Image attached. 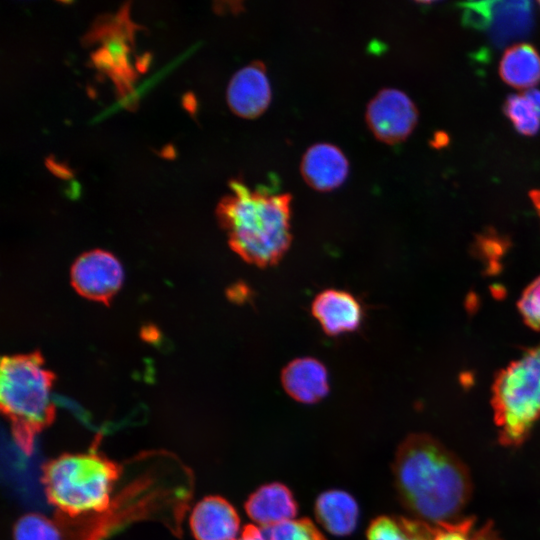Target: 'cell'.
I'll use <instances>...</instances> for the list:
<instances>
[{
    "mask_svg": "<svg viewBox=\"0 0 540 540\" xmlns=\"http://www.w3.org/2000/svg\"><path fill=\"white\" fill-rule=\"evenodd\" d=\"M393 476L403 505L426 523L457 520L472 492L464 463L427 434H411L400 444Z\"/></svg>",
    "mask_w": 540,
    "mask_h": 540,
    "instance_id": "obj_1",
    "label": "cell"
},
{
    "mask_svg": "<svg viewBox=\"0 0 540 540\" xmlns=\"http://www.w3.org/2000/svg\"><path fill=\"white\" fill-rule=\"evenodd\" d=\"M230 189L217 216L231 249L259 267L278 263L292 241L291 195L251 189L240 180H232Z\"/></svg>",
    "mask_w": 540,
    "mask_h": 540,
    "instance_id": "obj_2",
    "label": "cell"
},
{
    "mask_svg": "<svg viewBox=\"0 0 540 540\" xmlns=\"http://www.w3.org/2000/svg\"><path fill=\"white\" fill-rule=\"evenodd\" d=\"M54 375L38 352L6 356L1 361L0 405L13 438L30 455L36 435L54 419L51 400Z\"/></svg>",
    "mask_w": 540,
    "mask_h": 540,
    "instance_id": "obj_3",
    "label": "cell"
},
{
    "mask_svg": "<svg viewBox=\"0 0 540 540\" xmlns=\"http://www.w3.org/2000/svg\"><path fill=\"white\" fill-rule=\"evenodd\" d=\"M119 473L96 451L69 453L43 466L42 483L48 501L72 517L106 510Z\"/></svg>",
    "mask_w": 540,
    "mask_h": 540,
    "instance_id": "obj_4",
    "label": "cell"
},
{
    "mask_svg": "<svg viewBox=\"0 0 540 540\" xmlns=\"http://www.w3.org/2000/svg\"><path fill=\"white\" fill-rule=\"evenodd\" d=\"M491 404L501 444L521 445L540 418V344L497 374Z\"/></svg>",
    "mask_w": 540,
    "mask_h": 540,
    "instance_id": "obj_5",
    "label": "cell"
},
{
    "mask_svg": "<svg viewBox=\"0 0 540 540\" xmlns=\"http://www.w3.org/2000/svg\"><path fill=\"white\" fill-rule=\"evenodd\" d=\"M460 6L464 23L485 31L497 47L524 38L533 26L530 1L467 2Z\"/></svg>",
    "mask_w": 540,
    "mask_h": 540,
    "instance_id": "obj_6",
    "label": "cell"
},
{
    "mask_svg": "<svg viewBox=\"0 0 540 540\" xmlns=\"http://www.w3.org/2000/svg\"><path fill=\"white\" fill-rule=\"evenodd\" d=\"M366 122L373 135L387 144L403 141L414 129L417 110L401 90L381 89L368 103Z\"/></svg>",
    "mask_w": 540,
    "mask_h": 540,
    "instance_id": "obj_7",
    "label": "cell"
},
{
    "mask_svg": "<svg viewBox=\"0 0 540 540\" xmlns=\"http://www.w3.org/2000/svg\"><path fill=\"white\" fill-rule=\"evenodd\" d=\"M124 272L119 260L111 253L95 249L82 254L72 265L71 283L83 297L109 303L119 291Z\"/></svg>",
    "mask_w": 540,
    "mask_h": 540,
    "instance_id": "obj_8",
    "label": "cell"
},
{
    "mask_svg": "<svg viewBox=\"0 0 540 540\" xmlns=\"http://www.w3.org/2000/svg\"><path fill=\"white\" fill-rule=\"evenodd\" d=\"M227 102L236 115L253 119L260 116L271 101V86L265 64L253 61L239 69L227 87Z\"/></svg>",
    "mask_w": 540,
    "mask_h": 540,
    "instance_id": "obj_9",
    "label": "cell"
},
{
    "mask_svg": "<svg viewBox=\"0 0 540 540\" xmlns=\"http://www.w3.org/2000/svg\"><path fill=\"white\" fill-rule=\"evenodd\" d=\"M196 540H236L240 518L233 505L220 496H207L192 509L189 518Z\"/></svg>",
    "mask_w": 540,
    "mask_h": 540,
    "instance_id": "obj_10",
    "label": "cell"
},
{
    "mask_svg": "<svg viewBox=\"0 0 540 540\" xmlns=\"http://www.w3.org/2000/svg\"><path fill=\"white\" fill-rule=\"evenodd\" d=\"M300 171L304 181L317 191H331L344 183L349 162L343 151L331 143H316L304 153Z\"/></svg>",
    "mask_w": 540,
    "mask_h": 540,
    "instance_id": "obj_11",
    "label": "cell"
},
{
    "mask_svg": "<svg viewBox=\"0 0 540 540\" xmlns=\"http://www.w3.org/2000/svg\"><path fill=\"white\" fill-rule=\"evenodd\" d=\"M311 311L323 331L331 336L352 332L363 319L360 302L349 292L326 289L313 300Z\"/></svg>",
    "mask_w": 540,
    "mask_h": 540,
    "instance_id": "obj_12",
    "label": "cell"
},
{
    "mask_svg": "<svg viewBox=\"0 0 540 540\" xmlns=\"http://www.w3.org/2000/svg\"><path fill=\"white\" fill-rule=\"evenodd\" d=\"M281 383L291 398L305 404L320 401L329 391L327 369L322 362L312 357L289 362L281 372Z\"/></svg>",
    "mask_w": 540,
    "mask_h": 540,
    "instance_id": "obj_13",
    "label": "cell"
},
{
    "mask_svg": "<svg viewBox=\"0 0 540 540\" xmlns=\"http://www.w3.org/2000/svg\"><path fill=\"white\" fill-rule=\"evenodd\" d=\"M297 502L288 487L269 483L256 489L245 503V511L256 526L270 528L294 519Z\"/></svg>",
    "mask_w": 540,
    "mask_h": 540,
    "instance_id": "obj_14",
    "label": "cell"
},
{
    "mask_svg": "<svg viewBox=\"0 0 540 540\" xmlns=\"http://www.w3.org/2000/svg\"><path fill=\"white\" fill-rule=\"evenodd\" d=\"M314 510L321 526L335 536L351 534L359 519L356 500L349 493L339 489L321 493L316 499Z\"/></svg>",
    "mask_w": 540,
    "mask_h": 540,
    "instance_id": "obj_15",
    "label": "cell"
},
{
    "mask_svg": "<svg viewBox=\"0 0 540 540\" xmlns=\"http://www.w3.org/2000/svg\"><path fill=\"white\" fill-rule=\"evenodd\" d=\"M499 71L510 86L531 89L540 81V56L531 45L516 44L504 53Z\"/></svg>",
    "mask_w": 540,
    "mask_h": 540,
    "instance_id": "obj_16",
    "label": "cell"
},
{
    "mask_svg": "<svg viewBox=\"0 0 540 540\" xmlns=\"http://www.w3.org/2000/svg\"><path fill=\"white\" fill-rule=\"evenodd\" d=\"M434 527L428 523L403 517L381 516L371 522L368 540H432Z\"/></svg>",
    "mask_w": 540,
    "mask_h": 540,
    "instance_id": "obj_17",
    "label": "cell"
},
{
    "mask_svg": "<svg viewBox=\"0 0 540 540\" xmlns=\"http://www.w3.org/2000/svg\"><path fill=\"white\" fill-rule=\"evenodd\" d=\"M474 524L473 518L438 523L432 540H499L491 523L480 529H475Z\"/></svg>",
    "mask_w": 540,
    "mask_h": 540,
    "instance_id": "obj_18",
    "label": "cell"
},
{
    "mask_svg": "<svg viewBox=\"0 0 540 540\" xmlns=\"http://www.w3.org/2000/svg\"><path fill=\"white\" fill-rule=\"evenodd\" d=\"M13 540H62L57 524L39 513H26L13 527Z\"/></svg>",
    "mask_w": 540,
    "mask_h": 540,
    "instance_id": "obj_19",
    "label": "cell"
},
{
    "mask_svg": "<svg viewBox=\"0 0 540 540\" xmlns=\"http://www.w3.org/2000/svg\"><path fill=\"white\" fill-rule=\"evenodd\" d=\"M504 111L519 133L531 136L539 131L540 116L525 94L510 96Z\"/></svg>",
    "mask_w": 540,
    "mask_h": 540,
    "instance_id": "obj_20",
    "label": "cell"
},
{
    "mask_svg": "<svg viewBox=\"0 0 540 540\" xmlns=\"http://www.w3.org/2000/svg\"><path fill=\"white\" fill-rule=\"evenodd\" d=\"M268 540H325L316 525L307 518L291 519L266 530Z\"/></svg>",
    "mask_w": 540,
    "mask_h": 540,
    "instance_id": "obj_21",
    "label": "cell"
},
{
    "mask_svg": "<svg viewBox=\"0 0 540 540\" xmlns=\"http://www.w3.org/2000/svg\"><path fill=\"white\" fill-rule=\"evenodd\" d=\"M518 308L526 324L540 330V277L524 290Z\"/></svg>",
    "mask_w": 540,
    "mask_h": 540,
    "instance_id": "obj_22",
    "label": "cell"
},
{
    "mask_svg": "<svg viewBox=\"0 0 540 540\" xmlns=\"http://www.w3.org/2000/svg\"><path fill=\"white\" fill-rule=\"evenodd\" d=\"M236 540H268L266 533L255 525L245 526Z\"/></svg>",
    "mask_w": 540,
    "mask_h": 540,
    "instance_id": "obj_23",
    "label": "cell"
},
{
    "mask_svg": "<svg viewBox=\"0 0 540 540\" xmlns=\"http://www.w3.org/2000/svg\"><path fill=\"white\" fill-rule=\"evenodd\" d=\"M525 96L530 100L534 105L536 111L540 116V90L531 88L524 92Z\"/></svg>",
    "mask_w": 540,
    "mask_h": 540,
    "instance_id": "obj_24",
    "label": "cell"
},
{
    "mask_svg": "<svg viewBox=\"0 0 540 540\" xmlns=\"http://www.w3.org/2000/svg\"><path fill=\"white\" fill-rule=\"evenodd\" d=\"M530 196L540 216V190L533 191Z\"/></svg>",
    "mask_w": 540,
    "mask_h": 540,
    "instance_id": "obj_25",
    "label": "cell"
},
{
    "mask_svg": "<svg viewBox=\"0 0 540 540\" xmlns=\"http://www.w3.org/2000/svg\"><path fill=\"white\" fill-rule=\"evenodd\" d=\"M539 4H540V2H539Z\"/></svg>",
    "mask_w": 540,
    "mask_h": 540,
    "instance_id": "obj_26",
    "label": "cell"
}]
</instances>
